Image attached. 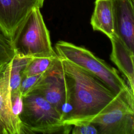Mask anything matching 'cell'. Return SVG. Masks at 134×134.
<instances>
[{
    "instance_id": "cell-1",
    "label": "cell",
    "mask_w": 134,
    "mask_h": 134,
    "mask_svg": "<svg viewBox=\"0 0 134 134\" xmlns=\"http://www.w3.org/2000/svg\"><path fill=\"white\" fill-rule=\"evenodd\" d=\"M60 59L69 95L68 110L63 118L64 124L72 126L91 122L122 94H115L94 75Z\"/></svg>"
},
{
    "instance_id": "cell-2",
    "label": "cell",
    "mask_w": 134,
    "mask_h": 134,
    "mask_svg": "<svg viewBox=\"0 0 134 134\" xmlns=\"http://www.w3.org/2000/svg\"><path fill=\"white\" fill-rule=\"evenodd\" d=\"M58 56L82 68L96 76L116 94L134 95L116 69L95 56L87 49L72 43L59 41L55 46Z\"/></svg>"
},
{
    "instance_id": "cell-3",
    "label": "cell",
    "mask_w": 134,
    "mask_h": 134,
    "mask_svg": "<svg viewBox=\"0 0 134 134\" xmlns=\"http://www.w3.org/2000/svg\"><path fill=\"white\" fill-rule=\"evenodd\" d=\"M19 118L23 133H68L72 129L63 123L62 115L52 105L34 92L23 97Z\"/></svg>"
},
{
    "instance_id": "cell-4",
    "label": "cell",
    "mask_w": 134,
    "mask_h": 134,
    "mask_svg": "<svg viewBox=\"0 0 134 134\" xmlns=\"http://www.w3.org/2000/svg\"><path fill=\"white\" fill-rule=\"evenodd\" d=\"M16 53L30 58L57 55L39 8L33 9L19 27L13 40Z\"/></svg>"
},
{
    "instance_id": "cell-5",
    "label": "cell",
    "mask_w": 134,
    "mask_h": 134,
    "mask_svg": "<svg viewBox=\"0 0 134 134\" xmlns=\"http://www.w3.org/2000/svg\"><path fill=\"white\" fill-rule=\"evenodd\" d=\"M134 95L120 94L110 105L91 122L98 134L134 133Z\"/></svg>"
},
{
    "instance_id": "cell-6",
    "label": "cell",
    "mask_w": 134,
    "mask_h": 134,
    "mask_svg": "<svg viewBox=\"0 0 134 134\" xmlns=\"http://www.w3.org/2000/svg\"><path fill=\"white\" fill-rule=\"evenodd\" d=\"M32 92L43 97L61 114L63 119L68 110L69 95L66 76L59 57Z\"/></svg>"
},
{
    "instance_id": "cell-7",
    "label": "cell",
    "mask_w": 134,
    "mask_h": 134,
    "mask_svg": "<svg viewBox=\"0 0 134 134\" xmlns=\"http://www.w3.org/2000/svg\"><path fill=\"white\" fill-rule=\"evenodd\" d=\"M44 0H0V29L13 40L23 21L35 8H41Z\"/></svg>"
},
{
    "instance_id": "cell-8",
    "label": "cell",
    "mask_w": 134,
    "mask_h": 134,
    "mask_svg": "<svg viewBox=\"0 0 134 134\" xmlns=\"http://www.w3.org/2000/svg\"><path fill=\"white\" fill-rule=\"evenodd\" d=\"M13 59L0 66V134H23L19 117L12 110L10 76Z\"/></svg>"
},
{
    "instance_id": "cell-9",
    "label": "cell",
    "mask_w": 134,
    "mask_h": 134,
    "mask_svg": "<svg viewBox=\"0 0 134 134\" xmlns=\"http://www.w3.org/2000/svg\"><path fill=\"white\" fill-rule=\"evenodd\" d=\"M134 0H112L116 35L134 52Z\"/></svg>"
},
{
    "instance_id": "cell-10",
    "label": "cell",
    "mask_w": 134,
    "mask_h": 134,
    "mask_svg": "<svg viewBox=\"0 0 134 134\" xmlns=\"http://www.w3.org/2000/svg\"><path fill=\"white\" fill-rule=\"evenodd\" d=\"M110 40L112 46L110 60L126 78L128 86L134 93V52L130 51L116 35Z\"/></svg>"
},
{
    "instance_id": "cell-11",
    "label": "cell",
    "mask_w": 134,
    "mask_h": 134,
    "mask_svg": "<svg viewBox=\"0 0 134 134\" xmlns=\"http://www.w3.org/2000/svg\"><path fill=\"white\" fill-rule=\"evenodd\" d=\"M91 25L94 30L103 32L109 39L116 35L112 0H95Z\"/></svg>"
},
{
    "instance_id": "cell-12",
    "label": "cell",
    "mask_w": 134,
    "mask_h": 134,
    "mask_svg": "<svg viewBox=\"0 0 134 134\" xmlns=\"http://www.w3.org/2000/svg\"><path fill=\"white\" fill-rule=\"evenodd\" d=\"M58 58V55L51 57L32 58L24 71L23 76L45 73L53 66Z\"/></svg>"
},
{
    "instance_id": "cell-13",
    "label": "cell",
    "mask_w": 134,
    "mask_h": 134,
    "mask_svg": "<svg viewBox=\"0 0 134 134\" xmlns=\"http://www.w3.org/2000/svg\"><path fill=\"white\" fill-rule=\"evenodd\" d=\"M13 42L7 38L0 29V66L10 61L16 54Z\"/></svg>"
},
{
    "instance_id": "cell-14",
    "label": "cell",
    "mask_w": 134,
    "mask_h": 134,
    "mask_svg": "<svg viewBox=\"0 0 134 134\" xmlns=\"http://www.w3.org/2000/svg\"><path fill=\"white\" fill-rule=\"evenodd\" d=\"M46 73L47 72L34 75H23L20 86V91L22 96L24 97L32 92Z\"/></svg>"
},
{
    "instance_id": "cell-15",
    "label": "cell",
    "mask_w": 134,
    "mask_h": 134,
    "mask_svg": "<svg viewBox=\"0 0 134 134\" xmlns=\"http://www.w3.org/2000/svg\"><path fill=\"white\" fill-rule=\"evenodd\" d=\"M73 134H98V130L91 122L73 126Z\"/></svg>"
},
{
    "instance_id": "cell-16",
    "label": "cell",
    "mask_w": 134,
    "mask_h": 134,
    "mask_svg": "<svg viewBox=\"0 0 134 134\" xmlns=\"http://www.w3.org/2000/svg\"><path fill=\"white\" fill-rule=\"evenodd\" d=\"M12 110L14 114L19 117L23 109V96L20 91L12 93Z\"/></svg>"
}]
</instances>
